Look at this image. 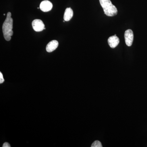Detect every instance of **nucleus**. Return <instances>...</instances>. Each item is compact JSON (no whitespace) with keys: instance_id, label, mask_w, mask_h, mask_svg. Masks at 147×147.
Returning <instances> with one entry per match:
<instances>
[{"instance_id":"1","label":"nucleus","mask_w":147,"mask_h":147,"mask_svg":"<svg viewBox=\"0 0 147 147\" xmlns=\"http://www.w3.org/2000/svg\"><path fill=\"white\" fill-rule=\"evenodd\" d=\"M11 16V12H8L6 18L3 25L2 30L4 37L7 41H9L13 34L12 31L13 21Z\"/></svg>"},{"instance_id":"2","label":"nucleus","mask_w":147,"mask_h":147,"mask_svg":"<svg viewBox=\"0 0 147 147\" xmlns=\"http://www.w3.org/2000/svg\"><path fill=\"white\" fill-rule=\"evenodd\" d=\"M99 2L105 15L109 16H113L117 15V9L112 4L110 0H99Z\"/></svg>"},{"instance_id":"3","label":"nucleus","mask_w":147,"mask_h":147,"mask_svg":"<svg viewBox=\"0 0 147 147\" xmlns=\"http://www.w3.org/2000/svg\"><path fill=\"white\" fill-rule=\"evenodd\" d=\"M32 26L35 31H42L45 29V25L41 20L35 19L32 22Z\"/></svg>"},{"instance_id":"4","label":"nucleus","mask_w":147,"mask_h":147,"mask_svg":"<svg viewBox=\"0 0 147 147\" xmlns=\"http://www.w3.org/2000/svg\"><path fill=\"white\" fill-rule=\"evenodd\" d=\"M124 37L127 45L129 47L131 46L133 43L134 39V34L132 31L129 29L127 30L125 32Z\"/></svg>"},{"instance_id":"5","label":"nucleus","mask_w":147,"mask_h":147,"mask_svg":"<svg viewBox=\"0 0 147 147\" xmlns=\"http://www.w3.org/2000/svg\"><path fill=\"white\" fill-rule=\"evenodd\" d=\"M53 4L50 1L47 0L42 1L40 5V10L44 12L50 11L53 8Z\"/></svg>"},{"instance_id":"6","label":"nucleus","mask_w":147,"mask_h":147,"mask_svg":"<svg viewBox=\"0 0 147 147\" xmlns=\"http://www.w3.org/2000/svg\"><path fill=\"white\" fill-rule=\"evenodd\" d=\"M119 42V39L116 34L110 37L108 39V44L112 48H115L117 47L118 45Z\"/></svg>"},{"instance_id":"7","label":"nucleus","mask_w":147,"mask_h":147,"mask_svg":"<svg viewBox=\"0 0 147 147\" xmlns=\"http://www.w3.org/2000/svg\"><path fill=\"white\" fill-rule=\"evenodd\" d=\"M59 42L56 40H53L47 44L46 46V51L48 53H51L57 48Z\"/></svg>"},{"instance_id":"8","label":"nucleus","mask_w":147,"mask_h":147,"mask_svg":"<svg viewBox=\"0 0 147 147\" xmlns=\"http://www.w3.org/2000/svg\"><path fill=\"white\" fill-rule=\"evenodd\" d=\"M73 16V11L70 7L66 9L64 14V20L65 21H68L71 20Z\"/></svg>"},{"instance_id":"9","label":"nucleus","mask_w":147,"mask_h":147,"mask_svg":"<svg viewBox=\"0 0 147 147\" xmlns=\"http://www.w3.org/2000/svg\"><path fill=\"white\" fill-rule=\"evenodd\" d=\"M102 144L98 141H96L92 144L91 147H102Z\"/></svg>"},{"instance_id":"10","label":"nucleus","mask_w":147,"mask_h":147,"mask_svg":"<svg viewBox=\"0 0 147 147\" xmlns=\"http://www.w3.org/2000/svg\"><path fill=\"white\" fill-rule=\"evenodd\" d=\"M4 79H3V77L2 73L0 72V84H3L4 82Z\"/></svg>"},{"instance_id":"11","label":"nucleus","mask_w":147,"mask_h":147,"mask_svg":"<svg viewBox=\"0 0 147 147\" xmlns=\"http://www.w3.org/2000/svg\"><path fill=\"white\" fill-rule=\"evenodd\" d=\"M3 147H10L11 146L10 144H9V143H7V142H5V143H4L3 144Z\"/></svg>"}]
</instances>
